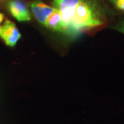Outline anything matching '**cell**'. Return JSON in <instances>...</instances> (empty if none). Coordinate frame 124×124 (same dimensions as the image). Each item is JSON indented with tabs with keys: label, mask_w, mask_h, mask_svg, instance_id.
Here are the masks:
<instances>
[{
	"label": "cell",
	"mask_w": 124,
	"mask_h": 124,
	"mask_svg": "<svg viewBox=\"0 0 124 124\" xmlns=\"http://www.w3.org/2000/svg\"><path fill=\"white\" fill-rule=\"evenodd\" d=\"M101 21L95 8L87 0H79L75 10L68 33L77 34L79 31L100 26Z\"/></svg>",
	"instance_id": "6da1fadb"
},
{
	"label": "cell",
	"mask_w": 124,
	"mask_h": 124,
	"mask_svg": "<svg viewBox=\"0 0 124 124\" xmlns=\"http://www.w3.org/2000/svg\"><path fill=\"white\" fill-rule=\"evenodd\" d=\"M79 1V0H53L54 8L58 10L61 14L64 32H68Z\"/></svg>",
	"instance_id": "7a4b0ae2"
},
{
	"label": "cell",
	"mask_w": 124,
	"mask_h": 124,
	"mask_svg": "<svg viewBox=\"0 0 124 124\" xmlns=\"http://www.w3.org/2000/svg\"><path fill=\"white\" fill-rule=\"evenodd\" d=\"M21 36L15 23L10 20H6L0 26V38L10 47L15 46L21 38Z\"/></svg>",
	"instance_id": "3957f363"
},
{
	"label": "cell",
	"mask_w": 124,
	"mask_h": 124,
	"mask_svg": "<svg viewBox=\"0 0 124 124\" xmlns=\"http://www.w3.org/2000/svg\"><path fill=\"white\" fill-rule=\"evenodd\" d=\"M7 7L10 14L19 22H27L31 20L30 12L26 4L22 0H10Z\"/></svg>",
	"instance_id": "277c9868"
},
{
	"label": "cell",
	"mask_w": 124,
	"mask_h": 124,
	"mask_svg": "<svg viewBox=\"0 0 124 124\" xmlns=\"http://www.w3.org/2000/svg\"><path fill=\"white\" fill-rule=\"evenodd\" d=\"M32 13L37 21L44 25L46 19L53 12L54 8L45 4L40 1H35L31 5Z\"/></svg>",
	"instance_id": "5b68a950"
},
{
	"label": "cell",
	"mask_w": 124,
	"mask_h": 124,
	"mask_svg": "<svg viewBox=\"0 0 124 124\" xmlns=\"http://www.w3.org/2000/svg\"><path fill=\"white\" fill-rule=\"evenodd\" d=\"M44 25L53 31L64 32L62 16L59 11L57 9H54L53 12L48 17Z\"/></svg>",
	"instance_id": "8992f818"
},
{
	"label": "cell",
	"mask_w": 124,
	"mask_h": 124,
	"mask_svg": "<svg viewBox=\"0 0 124 124\" xmlns=\"http://www.w3.org/2000/svg\"><path fill=\"white\" fill-rule=\"evenodd\" d=\"M116 30L118 31H119L121 32L124 33V19L123 20H121L116 26Z\"/></svg>",
	"instance_id": "52a82bcc"
},
{
	"label": "cell",
	"mask_w": 124,
	"mask_h": 124,
	"mask_svg": "<svg viewBox=\"0 0 124 124\" xmlns=\"http://www.w3.org/2000/svg\"><path fill=\"white\" fill-rule=\"evenodd\" d=\"M116 7L124 11V0H115Z\"/></svg>",
	"instance_id": "ba28073f"
},
{
	"label": "cell",
	"mask_w": 124,
	"mask_h": 124,
	"mask_svg": "<svg viewBox=\"0 0 124 124\" xmlns=\"http://www.w3.org/2000/svg\"><path fill=\"white\" fill-rule=\"evenodd\" d=\"M4 19V14L0 13V24H1V23L3 22Z\"/></svg>",
	"instance_id": "9c48e42d"
},
{
	"label": "cell",
	"mask_w": 124,
	"mask_h": 124,
	"mask_svg": "<svg viewBox=\"0 0 124 124\" xmlns=\"http://www.w3.org/2000/svg\"><path fill=\"white\" fill-rule=\"evenodd\" d=\"M5 0H0V2H3V1H4Z\"/></svg>",
	"instance_id": "30bf717a"
}]
</instances>
